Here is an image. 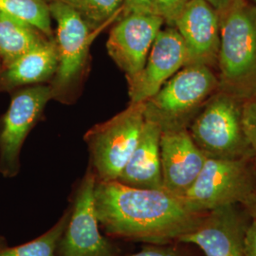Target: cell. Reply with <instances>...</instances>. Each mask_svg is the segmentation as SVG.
Segmentation results:
<instances>
[{"label":"cell","instance_id":"7402d4cb","mask_svg":"<svg viewBox=\"0 0 256 256\" xmlns=\"http://www.w3.org/2000/svg\"><path fill=\"white\" fill-rule=\"evenodd\" d=\"M189 0H155L156 10L168 26H174L176 20Z\"/></svg>","mask_w":256,"mask_h":256},{"label":"cell","instance_id":"d6986e66","mask_svg":"<svg viewBox=\"0 0 256 256\" xmlns=\"http://www.w3.org/2000/svg\"><path fill=\"white\" fill-rule=\"evenodd\" d=\"M70 212H66L54 226L43 236L18 247L0 250V256H56L55 252L70 220Z\"/></svg>","mask_w":256,"mask_h":256},{"label":"cell","instance_id":"603a6c76","mask_svg":"<svg viewBox=\"0 0 256 256\" xmlns=\"http://www.w3.org/2000/svg\"><path fill=\"white\" fill-rule=\"evenodd\" d=\"M124 14L137 12H150L156 14L155 0H124Z\"/></svg>","mask_w":256,"mask_h":256},{"label":"cell","instance_id":"5bb4252c","mask_svg":"<svg viewBox=\"0 0 256 256\" xmlns=\"http://www.w3.org/2000/svg\"><path fill=\"white\" fill-rule=\"evenodd\" d=\"M208 158L188 129L162 131L160 162L164 188L182 198L191 188Z\"/></svg>","mask_w":256,"mask_h":256},{"label":"cell","instance_id":"6da1fadb","mask_svg":"<svg viewBox=\"0 0 256 256\" xmlns=\"http://www.w3.org/2000/svg\"><path fill=\"white\" fill-rule=\"evenodd\" d=\"M94 194L99 223L108 234L156 245L178 242L205 214L190 210L182 198L165 189L97 180Z\"/></svg>","mask_w":256,"mask_h":256},{"label":"cell","instance_id":"ba28073f","mask_svg":"<svg viewBox=\"0 0 256 256\" xmlns=\"http://www.w3.org/2000/svg\"><path fill=\"white\" fill-rule=\"evenodd\" d=\"M52 98V86L40 84L24 88L12 97L0 129V173L4 176L12 178L18 173L22 146Z\"/></svg>","mask_w":256,"mask_h":256},{"label":"cell","instance_id":"9c48e42d","mask_svg":"<svg viewBox=\"0 0 256 256\" xmlns=\"http://www.w3.org/2000/svg\"><path fill=\"white\" fill-rule=\"evenodd\" d=\"M97 178L92 168L81 182L60 241V256H113V248L99 230L95 208Z\"/></svg>","mask_w":256,"mask_h":256},{"label":"cell","instance_id":"2e32d148","mask_svg":"<svg viewBox=\"0 0 256 256\" xmlns=\"http://www.w3.org/2000/svg\"><path fill=\"white\" fill-rule=\"evenodd\" d=\"M58 66L57 46L46 39L0 72V90L10 92L28 84H36L54 76Z\"/></svg>","mask_w":256,"mask_h":256},{"label":"cell","instance_id":"8992f818","mask_svg":"<svg viewBox=\"0 0 256 256\" xmlns=\"http://www.w3.org/2000/svg\"><path fill=\"white\" fill-rule=\"evenodd\" d=\"M146 120V102H130L111 119L86 134L98 180H117L137 146Z\"/></svg>","mask_w":256,"mask_h":256},{"label":"cell","instance_id":"e0dca14e","mask_svg":"<svg viewBox=\"0 0 256 256\" xmlns=\"http://www.w3.org/2000/svg\"><path fill=\"white\" fill-rule=\"evenodd\" d=\"M46 40V36L32 24L0 12V62L2 68Z\"/></svg>","mask_w":256,"mask_h":256},{"label":"cell","instance_id":"7a4b0ae2","mask_svg":"<svg viewBox=\"0 0 256 256\" xmlns=\"http://www.w3.org/2000/svg\"><path fill=\"white\" fill-rule=\"evenodd\" d=\"M216 12L220 27L216 70L220 90L245 100L256 93V4L232 0Z\"/></svg>","mask_w":256,"mask_h":256},{"label":"cell","instance_id":"d4e9b609","mask_svg":"<svg viewBox=\"0 0 256 256\" xmlns=\"http://www.w3.org/2000/svg\"><path fill=\"white\" fill-rule=\"evenodd\" d=\"M130 256H182V254L172 247H149L142 252Z\"/></svg>","mask_w":256,"mask_h":256},{"label":"cell","instance_id":"9a60e30c","mask_svg":"<svg viewBox=\"0 0 256 256\" xmlns=\"http://www.w3.org/2000/svg\"><path fill=\"white\" fill-rule=\"evenodd\" d=\"M162 128L146 117L137 146L117 182L134 188L164 189L160 162Z\"/></svg>","mask_w":256,"mask_h":256},{"label":"cell","instance_id":"484cf974","mask_svg":"<svg viewBox=\"0 0 256 256\" xmlns=\"http://www.w3.org/2000/svg\"><path fill=\"white\" fill-rule=\"evenodd\" d=\"M239 205L250 220H256V192L248 196Z\"/></svg>","mask_w":256,"mask_h":256},{"label":"cell","instance_id":"30bf717a","mask_svg":"<svg viewBox=\"0 0 256 256\" xmlns=\"http://www.w3.org/2000/svg\"><path fill=\"white\" fill-rule=\"evenodd\" d=\"M164 23V19L158 14L132 12L124 14L111 30L106 43L108 52L126 79L142 70Z\"/></svg>","mask_w":256,"mask_h":256},{"label":"cell","instance_id":"3957f363","mask_svg":"<svg viewBox=\"0 0 256 256\" xmlns=\"http://www.w3.org/2000/svg\"><path fill=\"white\" fill-rule=\"evenodd\" d=\"M218 90L214 70L200 64L184 66L146 102V117L158 122L162 131L188 129Z\"/></svg>","mask_w":256,"mask_h":256},{"label":"cell","instance_id":"7c38bea8","mask_svg":"<svg viewBox=\"0 0 256 256\" xmlns=\"http://www.w3.org/2000/svg\"><path fill=\"white\" fill-rule=\"evenodd\" d=\"M186 64V48L178 30H160L142 70L128 78L130 102H146Z\"/></svg>","mask_w":256,"mask_h":256},{"label":"cell","instance_id":"ac0fdd59","mask_svg":"<svg viewBox=\"0 0 256 256\" xmlns=\"http://www.w3.org/2000/svg\"><path fill=\"white\" fill-rule=\"evenodd\" d=\"M0 12L26 21L46 37L52 36V16L45 0H0Z\"/></svg>","mask_w":256,"mask_h":256},{"label":"cell","instance_id":"cb8c5ba5","mask_svg":"<svg viewBox=\"0 0 256 256\" xmlns=\"http://www.w3.org/2000/svg\"><path fill=\"white\" fill-rule=\"evenodd\" d=\"M244 254L256 256V220L248 222L244 236Z\"/></svg>","mask_w":256,"mask_h":256},{"label":"cell","instance_id":"277c9868","mask_svg":"<svg viewBox=\"0 0 256 256\" xmlns=\"http://www.w3.org/2000/svg\"><path fill=\"white\" fill-rule=\"evenodd\" d=\"M242 102L218 90L192 120L188 131L207 158H254L243 130Z\"/></svg>","mask_w":256,"mask_h":256},{"label":"cell","instance_id":"f1b7e54d","mask_svg":"<svg viewBox=\"0 0 256 256\" xmlns=\"http://www.w3.org/2000/svg\"><path fill=\"white\" fill-rule=\"evenodd\" d=\"M1 70H2V66H1V62H0V72H1Z\"/></svg>","mask_w":256,"mask_h":256},{"label":"cell","instance_id":"f546056e","mask_svg":"<svg viewBox=\"0 0 256 256\" xmlns=\"http://www.w3.org/2000/svg\"><path fill=\"white\" fill-rule=\"evenodd\" d=\"M45 1H46V2H48H48H50V0H45Z\"/></svg>","mask_w":256,"mask_h":256},{"label":"cell","instance_id":"4316f807","mask_svg":"<svg viewBox=\"0 0 256 256\" xmlns=\"http://www.w3.org/2000/svg\"><path fill=\"white\" fill-rule=\"evenodd\" d=\"M206 1L209 2L216 10H220L225 8L226 6H228L232 0H206Z\"/></svg>","mask_w":256,"mask_h":256},{"label":"cell","instance_id":"8fae6325","mask_svg":"<svg viewBox=\"0 0 256 256\" xmlns=\"http://www.w3.org/2000/svg\"><path fill=\"white\" fill-rule=\"evenodd\" d=\"M250 220L239 204L221 206L206 212L178 242L198 246L205 256H245L244 236Z\"/></svg>","mask_w":256,"mask_h":256},{"label":"cell","instance_id":"52a82bcc","mask_svg":"<svg viewBox=\"0 0 256 256\" xmlns=\"http://www.w3.org/2000/svg\"><path fill=\"white\" fill-rule=\"evenodd\" d=\"M48 4L52 18L57 23L58 66L50 86L55 97L79 78L90 46L100 28L104 26L93 30L75 10L59 0L50 1Z\"/></svg>","mask_w":256,"mask_h":256},{"label":"cell","instance_id":"44dd1931","mask_svg":"<svg viewBox=\"0 0 256 256\" xmlns=\"http://www.w3.org/2000/svg\"><path fill=\"white\" fill-rule=\"evenodd\" d=\"M242 126L256 160V93L242 102Z\"/></svg>","mask_w":256,"mask_h":256},{"label":"cell","instance_id":"83f0119b","mask_svg":"<svg viewBox=\"0 0 256 256\" xmlns=\"http://www.w3.org/2000/svg\"><path fill=\"white\" fill-rule=\"evenodd\" d=\"M248 1H250V2H252V3H256V0H248Z\"/></svg>","mask_w":256,"mask_h":256},{"label":"cell","instance_id":"ffe728a7","mask_svg":"<svg viewBox=\"0 0 256 256\" xmlns=\"http://www.w3.org/2000/svg\"><path fill=\"white\" fill-rule=\"evenodd\" d=\"M52 1V0H50ZM75 10L88 25L96 30L108 25L124 10V0H59Z\"/></svg>","mask_w":256,"mask_h":256},{"label":"cell","instance_id":"5b68a950","mask_svg":"<svg viewBox=\"0 0 256 256\" xmlns=\"http://www.w3.org/2000/svg\"><path fill=\"white\" fill-rule=\"evenodd\" d=\"M256 192L254 158H208L200 174L182 198L190 210L206 214L221 206L240 204Z\"/></svg>","mask_w":256,"mask_h":256},{"label":"cell","instance_id":"4fadbf2b","mask_svg":"<svg viewBox=\"0 0 256 256\" xmlns=\"http://www.w3.org/2000/svg\"><path fill=\"white\" fill-rule=\"evenodd\" d=\"M186 48V64L206 66L216 72L220 46L218 14L206 0H189L176 20Z\"/></svg>","mask_w":256,"mask_h":256}]
</instances>
